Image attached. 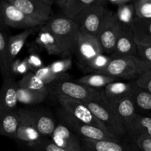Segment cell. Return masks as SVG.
I'll return each instance as SVG.
<instances>
[{
    "mask_svg": "<svg viewBox=\"0 0 151 151\" xmlns=\"http://www.w3.org/2000/svg\"><path fill=\"white\" fill-rule=\"evenodd\" d=\"M123 122L127 131L137 115L134 103L130 97H125L117 102L109 105Z\"/></svg>",
    "mask_w": 151,
    "mask_h": 151,
    "instance_id": "ffe728a7",
    "label": "cell"
},
{
    "mask_svg": "<svg viewBox=\"0 0 151 151\" xmlns=\"http://www.w3.org/2000/svg\"><path fill=\"white\" fill-rule=\"evenodd\" d=\"M0 110H1V107H0Z\"/></svg>",
    "mask_w": 151,
    "mask_h": 151,
    "instance_id": "ee69618b",
    "label": "cell"
},
{
    "mask_svg": "<svg viewBox=\"0 0 151 151\" xmlns=\"http://www.w3.org/2000/svg\"><path fill=\"white\" fill-rule=\"evenodd\" d=\"M55 97L57 98L58 102L61 106L63 111L72 116L76 120L79 121L82 123L87 124V125H94V126L101 128L104 131L110 132L107 127L103 125L93 114L91 110L84 103L62 95L56 96Z\"/></svg>",
    "mask_w": 151,
    "mask_h": 151,
    "instance_id": "277c9868",
    "label": "cell"
},
{
    "mask_svg": "<svg viewBox=\"0 0 151 151\" xmlns=\"http://www.w3.org/2000/svg\"><path fill=\"white\" fill-rule=\"evenodd\" d=\"M72 58H66L53 62L51 64L49 65V67L54 75H57V76H63L67 74L66 72L72 68Z\"/></svg>",
    "mask_w": 151,
    "mask_h": 151,
    "instance_id": "836d02e7",
    "label": "cell"
},
{
    "mask_svg": "<svg viewBox=\"0 0 151 151\" xmlns=\"http://www.w3.org/2000/svg\"><path fill=\"white\" fill-rule=\"evenodd\" d=\"M49 94L48 91H34L18 86V102L24 105L37 104L44 102Z\"/></svg>",
    "mask_w": 151,
    "mask_h": 151,
    "instance_id": "83f0119b",
    "label": "cell"
},
{
    "mask_svg": "<svg viewBox=\"0 0 151 151\" xmlns=\"http://www.w3.org/2000/svg\"><path fill=\"white\" fill-rule=\"evenodd\" d=\"M35 41L38 45L45 50L49 55L66 56L58 38L45 24L41 27L37 35Z\"/></svg>",
    "mask_w": 151,
    "mask_h": 151,
    "instance_id": "ac0fdd59",
    "label": "cell"
},
{
    "mask_svg": "<svg viewBox=\"0 0 151 151\" xmlns=\"http://www.w3.org/2000/svg\"><path fill=\"white\" fill-rule=\"evenodd\" d=\"M103 50L96 37L81 32L78 40L77 55L80 66L84 69L97 56L103 54Z\"/></svg>",
    "mask_w": 151,
    "mask_h": 151,
    "instance_id": "7c38bea8",
    "label": "cell"
},
{
    "mask_svg": "<svg viewBox=\"0 0 151 151\" xmlns=\"http://www.w3.org/2000/svg\"><path fill=\"white\" fill-rule=\"evenodd\" d=\"M122 27L116 13L107 9L104 20L97 36L103 52L107 55L113 54Z\"/></svg>",
    "mask_w": 151,
    "mask_h": 151,
    "instance_id": "52a82bcc",
    "label": "cell"
},
{
    "mask_svg": "<svg viewBox=\"0 0 151 151\" xmlns=\"http://www.w3.org/2000/svg\"><path fill=\"white\" fill-rule=\"evenodd\" d=\"M117 78L103 74L94 73L87 75L77 81V83L88 86L97 91H102L106 86L116 81Z\"/></svg>",
    "mask_w": 151,
    "mask_h": 151,
    "instance_id": "4316f807",
    "label": "cell"
},
{
    "mask_svg": "<svg viewBox=\"0 0 151 151\" xmlns=\"http://www.w3.org/2000/svg\"><path fill=\"white\" fill-rule=\"evenodd\" d=\"M106 2L105 0H97L96 4L88 9L79 23L81 32L97 38L106 16Z\"/></svg>",
    "mask_w": 151,
    "mask_h": 151,
    "instance_id": "8fae6325",
    "label": "cell"
},
{
    "mask_svg": "<svg viewBox=\"0 0 151 151\" xmlns=\"http://www.w3.org/2000/svg\"><path fill=\"white\" fill-rule=\"evenodd\" d=\"M82 145L84 147L92 151H140L134 145L130 146L123 144L122 142L110 141V140H97L82 139Z\"/></svg>",
    "mask_w": 151,
    "mask_h": 151,
    "instance_id": "d6986e66",
    "label": "cell"
},
{
    "mask_svg": "<svg viewBox=\"0 0 151 151\" xmlns=\"http://www.w3.org/2000/svg\"><path fill=\"white\" fill-rule=\"evenodd\" d=\"M6 27V25L4 24V21H3L2 16H1V10H0V29H4V27Z\"/></svg>",
    "mask_w": 151,
    "mask_h": 151,
    "instance_id": "b9f144b4",
    "label": "cell"
},
{
    "mask_svg": "<svg viewBox=\"0 0 151 151\" xmlns=\"http://www.w3.org/2000/svg\"><path fill=\"white\" fill-rule=\"evenodd\" d=\"M107 1L109 4H112L113 6H116L117 7L133 2L131 0H108Z\"/></svg>",
    "mask_w": 151,
    "mask_h": 151,
    "instance_id": "60d3db41",
    "label": "cell"
},
{
    "mask_svg": "<svg viewBox=\"0 0 151 151\" xmlns=\"http://www.w3.org/2000/svg\"><path fill=\"white\" fill-rule=\"evenodd\" d=\"M83 151H92V150H89V149L86 148V147H83Z\"/></svg>",
    "mask_w": 151,
    "mask_h": 151,
    "instance_id": "7bdbcfd3",
    "label": "cell"
},
{
    "mask_svg": "<svg viewBox=\"0 0 151 151\" xmlns=\"http://www.w3.org/2000/svg\"><path fill=\"white\" fill-rule=\"evenodd\" d=\"M134 144L139 149L140 151H151V138L140 136L135 141Z\"/></svg>",
    "mask_w": 151,
    "mask_h": 151,
    "instance_id": "f35d334b",
    "label": "cell"
},
{
    "mask_svg": "<svg viewBox=\"0 0 151 151\" xmlns=\"http://www.w3.org/2000/svg\"><path fill=\"white\" fill-rule=\"evenodd\" d=\"M97 1V0H56L55 3L61 10L63 16L79 25L84 14Z\"/></svg>",
    "mask_w": 151,
    "mask_h": 151,
    "instance_id": "5bb4252c",
    "label": "cell"
},
{
    "mask_svg": "<svg viewBox=\"0 0 151 151\" xmlns=\"http://www.w3.org/2000/svg\"><path fill=\"white\" fill-rule=\"evenodd\" d=\"M35 28L36 27L27 29L17 35L9 37L8 56L10 64L15 59H16V56L19 55L22 49L23 48L27 39L29 38V35H32Z\"/></svg>",
    "mask_w": 151,
    "mask_h": 151,
    "instance_id": "484cf974",
    "label": "cell"
},
{
    "mask_svg": "<svg viewBox=\"0 0 151 151\" xmlns=\"http://www.w3.org/2000/svg\"><path fill=\"white\" fill-rule=\"evenodd\" d=\"M111 59L112 55H109L106 53H103L93 59L83 69L87 72H93L94 73L99 74L109 65Z\"/></svg>",
    "mask_w": 151,
    "mask_h": 151,
    "instance_id": "1f68e13d",
    "label": "cell"
},
{
    "mask_svg": "<svg viewBox=\"0 0 151 151\" xmlns=\"http://www.w3.org/2000/svg\"><path fill=\"white\" fill-rule=\"evenodd\" d=\"M137 45L151 46V19L135 17L131 25Z\"/></svg>",
    "mask_w": 151,
    "mask_h": 151,
    "instance_id": "603a6c76",
    "label": "cell"
},
{
    "mask_svg": "<svg viewBox=\"0 0 151 151\" xmlns=\"http://www.w3.org/2000/svg\"><path fill=\"white\" fill-rule=\"evenodd\" d=\"M115 13L118 21L122 26L131 27V24L136 17L135 9L133 2L117 7V10Z\"/></svg>",
    "mask_w": 151,
    "mask_h": 151,
    "instance_id": "4dcf8cb0",
    "label": "cell"
},
{
    "mask_svg": "<svg viewBox=\"0 0 151 151\" xmlns=\"http://www.w3.org/2000/svg\"><path fill=\"white\" fill-rule=\"evenodd\" d=\"M19 120L18 110H0V135L16 140Z\"/></svg>",
    "mask_w": 151,
    "mask_h": 151,
    "instance_id": "44dd1931",
    "label": "cell"
},
{
    "mask_svg": "<svg viewBox=\"0 0 151 151\" xmlns=\"http://www.w3.org/2000/svg\"><path fill=\"white\" fill-rule=\"evenodd\" d=\"M0 10L6 26L27 29L44 25L31 19L19 9L9 3L7 0L0 1Z\"/></svg>",
    "mask_w": 151,
    "mask_h": 151,
    "instance_id": "30bf717a",
    "label": "cell"
},
{
    "mask_svg": "<svg viewBox=\"0 0 151 151\" xmlns=\"http://www.w3.org/2000/svg\"><path fill=\"white\" fill-rule=\"evenodd\" d=\"M137 44H136L134 40L133 31L129 27L122 26L112 55L137 56Z\"/></svg>",
    "mask_w": 151,
    "mask_h": 151,
    "instance_id": "e0dca14e",
    "label": "cell"
},
{
    "mask_svg": "<svg viewBox=\"0 0 151 151\" xmlns=\"http://www.w3.org/2000/svg\"><path fill=\"white\" fill-rule=\"evenodd\" d=\"M134 82L140 88L147 90L151 94V69L139 77Z\"/></svg>",
    "mask_w": 151,
    "mask_h": 151,
    "instance_id": "8d00e7d4",
    "label": "cell"
},
{
    "mask_svg": "<svg viewBox=\"0 0 151 151\" xmlns=\"http://www.w3.org/2000/svg\"><path fill=\"white\" fill-rule=\"evenodd\" d=\"M85 103L91 110L93 114L107 127L111 133L120 138L127 133V130L123 122L118 117L111 108L103 100L89 101Z\"/></svg>",
    "mask_w": 151,
    "mask_h": 151,
    "instance_id": "5b68a950",
    "label": "cell"
},
{
    "mask_svg": "<svg viewBox=\"0 0 151 151\" xmlns=\"http://www.w3.org/2000/svg\"><path fill=\"white\" fill-rule=\"evenodd\" d=\"M127 132L131 136L134 142L140 136L151 138V116L137 114Z\"/></svg>",
    "mask_w": 151,
    "mask_h": 151,
    "instance_id": "d4e9b609",
    "label": "cell"
},
{
    "mask_svg": "<svg viewBox=\"0 0 151 151\" xmlns=\"http://www.w3.org/2000/svg\"><path fill=\"white\" fill-rule=\"evenodd\" d=\"M135 84L134 81L130 83L120 81L111 83L100 91L103 100L106 104L110 105L125 97H130Z\"/></svg>",
    "mask_w": 151,
    "mask_h": 151,
    "instance_id": "9a60e30c",
    "label": "cell"
},
{
    "mask_svg": "<svg viewBox=\"0 0 151 151\" xmlns=\"http://www.w3.org/2000/svg\"><path fill=\"white\" fill-rule=\"evenodd\" d=\"M130 97L134 103L137 114L151 116V94L150 92L135 84Z\"/></svg>",
    "mask_w": 151,
    "mask_h": 151,
    "instance_id": "7402d4cb",
    "label": "cell"
},
{
    "mask_svg": "<svg viewBox=\"0 0 151 151\" xmlns=\"http://www.w3.org/2000/svg\"><path fill=\"white\" fill-rule=\"evenodd\" d=\"M136 17L151 19V0H137L133 1Z\"/></svg>",
    "mask_w": 151,
    "mask_h": 151,
    "instance_id": "d6a6232c",
    "label": "cell"
},
{
    "mask_svg": "<svg viewBox=\"0 0 151 151\" xmlns=\"http://www.w3.org/2000/svg\"><path fill=\"white\" fill-rule=\"evenodd\" d=\"M137 56L151 65V46L137 45Z\"/></svg>",
    "mask_w": 151,
    "mask_h": 151,
    "instance_id": "74e56055",
    "label": "cell"
},
{
    "mask_svg": "<svg viewBox=\"0 0 151 151\" xmlns=\"http://www.w3.org/2000/svg\"><path fill=\"white\" fill-rule=\"evenodd\" d=\"M45 25L58 38L66 56L76 54L81 32L78 24L64 16H58L52 17Z\"/></svg>",
    "mask_w": 151,
    "mask_h": 151,
    "instance_id": "6da1fadb",
    "label": "cell"
},
{
    "mask_svg": "<svg viewBox=\"0 0 151 151\" xmlns=\"http://www.w3.org/2000/svg\"><path fill=\"white\" fill-rule=\"evenodd\" d=\"M18 102V84L13 76L3 78L0 89V107L3 111H16Z\"/></svg>",
    "mask_w": 151,
    "mask_h": 151,
    "instance_id": "2e32d148",
    "label": "cell"
},
{
    "mask_svg": "<svg viewBox=\"0 0 151 151\" xmlns=\"http://www.w3.org/2000/svg\"><path fill=\"white\" fill-rule=\"evenodd\" d=\"M151 69V65L134 55L114 56L100 73L116 78L137 79Z\"/></svg>",
    "mask_w": 151,
    "mask_h": 151,
    "instance_id": "7a4b0ae2",
    "label": "cell"
},
{
    "mask_svg": "<svg viewBox=\"0 0 151 151\" xmlns=\"http://www.w3.org/2000/svg\"><path fill=\"white\" fill-rule=\"evenodd\" d=\"M60 116L63 123L69 127L76 135L80 136L82 139L91 140H110V141L121 142L119 137H116L109 131H104L94 125H87L76 120L72 116L66 114L63 110L60 111Z\"/></svg>",
    "mask_w": 151,
    "mask_h": 151,
    "instance_id": "8992f818",
    "label": "cell"
},
{
    "mask_svg": "<svg viewBox=\"0 0 151 151\" xmlns=\"http://www.w3.org/2000/svg\"><path fill=\"white\" fill-rule=\"evenodd\" d=\"M37 150L41 151H68L58 147L52 142L47 139H44L42 144L37 148Z\"/></svg>",
    "mask_w": 151,
    "mask_h": 151,
    "instance_id": "ab89813d",
    "label": "cell"
},
{
    "mask_svg": "<svg viewBox=\"0 0 151 151\" xmlns=\"http://www.w3.org/2000/svg\"><path fill=\"white\" fill-rule=\"evenodd\" d=\"M29 111L33 125L38 132L44 137H51L56 127L53 118L41 111L29 110Z\"/></svg>",
    "mask_w": 151,
    "mask_h": 151,
    "instance_id": "cb8c5ba5",
    "label": "cell"
},
{
    "mask_svg": "<svg viewBox=\"0 0 151 151\" xmlns=\"http://www.w3.org/2000/svg\"><path fill=\"white\" fill-rule=\"evenodd\" d=\"M29 68L28 66L25 58L23 60L20 59H15L10 64V74L12 76L14 75H24L29 72Z\"/></svg>",
    "mask_w": 151,
    "mask_h": 151,
    "instance_id": "e575fe53",
    "label": "cell"
},
{
    "mask_svg": "<svg viewBox=\"0 0 151 151\" xmlns=\"http://www.w3.org/2000/svg\"><path fill=\"white\" fill-rule=\"evenodd\" d=\"M31 19L45 24L52 18V0H7Z\"/></svg>",
    "mask_w": 151,
    "mask_h": 151,
    "instance_id": "ba28073f",
    "label": "cell"
},
{
    "mask_svg": "<svg viewBox=\"0 0 151 151\" xmlns=\"http://www.w3.org/2000/svg\"><path fill=\"white\" fill-rule=\"evenodd\" d=\"M25 60L27 63L29 70L32 72H36L37 70L44 66V63L41 57L36 52H31L28 57L25 58Z\"/></svg>",
    "mask_w": 151,
    "mask_h": 151,
    "instance_id": "d590c367",
    "label": "cell"
},
{
    "mask_svg": "<svg viewBox=\"0 0 151 151\" xmlns=\"http://www.w3.org/2000/svg\"><path fill=\"white\" fill-rule=\"evenodd\" d=\"M9 36L0 29V72L3 78L11 75L10 74V62L8 56Z\"/></svg>",
    "mask_w": 151,
    "mask_h": 151,
    "instance_id": "f1b7e54d",
    "label": "cell"
},
{
    "mask_svg": "<svg viewBox=\"0 0 151 151\" xmlns=\"http://www.w3.org/2000/svg\"><path fill=\"white\" fill-rule=\"evenodd\" d=\"M18 111L20 120L16 132V141L37 150L45 139L35 129L29 109H21Z\"/></svg>",
    "mask_w": 151,
    "mask_h": 151,
    "instance_id": "9c48e42d",
    "label": "cell"
},
{
    "mask_svg": "<svg viewBox=\"0 0 151 151\" xmlns=\"http://www.w3.org/2000/svg\"><path fill=\"white\" fill-rule=\"evenodd\" d=\"M18 86L34 91H48L47 86L34 72H29L17 82Z\"/></svg>",
    "mask_w": 151,
    "mask_h": 151,
    "instance_id": "f546056e",
    "label": "cell"
},
{
    "mask_svg": "<svg viewBox=\"0 0 151 151\" xmlns=\"http://www.w3.org/2000/svg\"><path fill=\"white\" fill-rule=\"evenodd\" d=\"M51 141L55 145L68 151H83L82 142L78 135L63 123L56 125L51 136Z\"/></svg>",
    "mask_w": 151,
    "mask_h": 151,
    "instance_id": "4fadbf2b",
    "label": "cell"
},
{
    "mask_svg": "<svg viewBox=\"0 0 151 151\" xmlns=\"http://www.w3.org/2000/svg\"><path fill=\"white\" fill-rule=\"evenodd\" d=\"M49 93L54 96H65L86 103L103 100L100 91L93 89L78 83L68 81H58L47 86Z\"/></svg>",
    "mask_w": 151,
    "mask_h": 151,
    "instance_id": "3957f363",
    "label": "cell"
}]
</instances>
